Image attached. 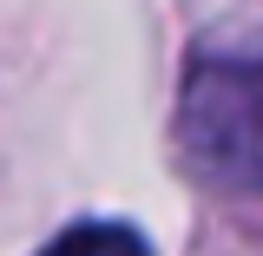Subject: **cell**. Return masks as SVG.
<instances>
[{
	"instance_id": "obj_1",
	"label": "cell",
	"mask_w": 263,
	"mask_h": 256,
	"mask_svg": "<svg viewBox=\"0 0 263 256\" xmlns=\"http://www.w3.org/2000/svg\"><path fill=\"white\" fill-rule=\"evenodd\" d=\"M178 138L191 171L263 191V60H204L184 79Z\"/></svg>"
},
{
	"instance_id": "obj_2",
	"label": "cell",
	"mask_w": 263,
	"mask_h": 256,
	"mask_svg": "<svg viewBox=\"0 0 263 256\" xmlns=\"http://www.w3.org/2000/svg\"><path fill=\"white\" fill-rule=\"evenodd\" d=\"M40 256H152V250H145V237L132 224H72Z\"/></svg>"
}]
</instances>
